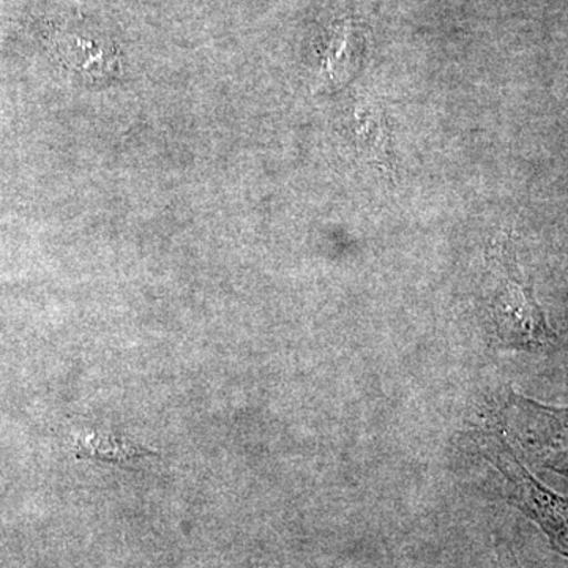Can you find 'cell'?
<instances>
[{
	"instance_id": "obj_7",
	"label": "cell",
	"mask_w": 568,
	"mask_h": 568,
	"mask_svg": "<svg viewBox=\"0 0 568 568\" xmlns=\"http://www.w3.org/2000/svg\"><path fill=\"white\" fill-rule=\"evenodd\" d=\"M500 568H523L519 566L518 560L514 558L511 552H504L503 558H500Z\"/></svg>"
},
{
	"instance_id": "obj_1",
	"label": "cell",
	"mask_w": 568,
	"mask_h": 568,
	"mask_svg": "<svg viewBox=\"0 0 568 568\" xmlns=\"http://www.w3.org/2000/svg\"><path fill=\"white\" fill-rule=\"evenodd\" d=\"M497 278L489 293L488 313L493 338L504 349L548 353L559 336L548 324L534 286L523 276L514 250L504 244L496 257Z\"/></svg>"
},
{
	"instance_id": "obj_6",
	"label": "cell",
	"mask_w": 568,
	"mask_h": 568,
	"mask_svg": "<svg viewBox=\"0 0 568 568\" xmlns=\"http://www.w3.org/2000/svg\"><path fill=\"white\" fill-rule=\"evenodd\" d=\"M364 48V37L353 22H336L325 41V69L334 80L342 81L354 70L355 59Z\"/></svg>"
},
{
	"instance_id": "obj_5",
	"label": "cell",
	"mask_w": 568,
	"mask_h": 568,
	"mask_svg": "<svg viewBox=\"0 0 568 568\" xmlns=\"http://www.w3.org/2000/svg\"><path fill=\"white\" fill-rule=\"evenodd\" d=\"M155 452L134 444L133 440L103 433H85L78 437L74 444V457L80 459H97V462L130 463L133 459L152 457Z\"/></svg>"
},
{
	"instance_id": "obj_2",
	"label": "cell",
	"mask_w": 568,
	"mask_h": 568,
	"mask_svg": "<svg viewBox=\"0 0 568 568\" xmlns=\"http://www.w3.org/2000/svg\"><path fill=\"white\" fill-rule=\"evenodd\" d=\"M476 444L503 477L508 503L532 519L551 547L568 558V497L540 484L519 462L507 436L499 429L478 433Z\"/></svg>"
},
{
	"instance_id": "obj_3",
	"label": "cell",
	"mask_w": 568,
	"mask_h": 568,
	"mask_svg": "<svg viewBox=\"0 0 568 568\" xmlns=\"http://www.w3.org/2000/svg\"><path fill=\"white\" fill-rule=\"evenodd\" d=\"M504 426L532 465L568 478V407L541 405L510 392Z\"/></svg>"
},
{
	"instance_id": "obj_4",
	"label": "cell",
	"mask_w": 568,
	"mask_h": 568,
	"mask_svg": "<svg viewBox=\"0 0 568 568\" xmlns=\"http://www.w3.org/2000/svg\"><path fill=\"white\" fill-rule=\"evenodd\" d=\"M388 134L383 111L372 104L353 110V145L358 155L375 162L388 160Z\"/></svg>"
}]
</instances>
